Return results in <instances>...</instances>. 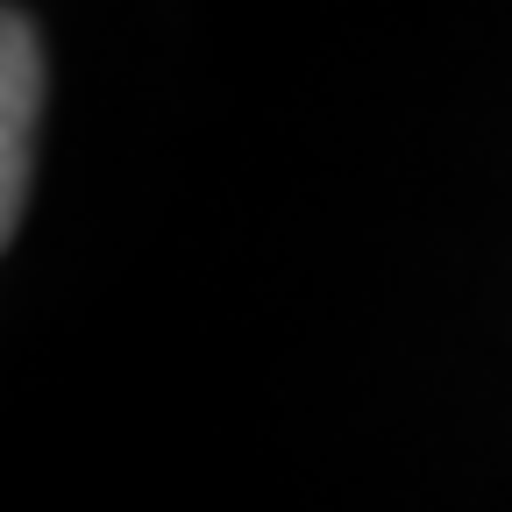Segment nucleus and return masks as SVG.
<instances>
[{
    "mask_svg": "<svg viewBox=\"0 0 512 512\" xmlns=\"http://www.w3.org/2000/svg\"><path fill=\"white\" fill-rule=\"evenodd\" d=\"M36 114H43V36L22 8H8V22H0V235H15L29 207Z\"/></svg>",
    "mask_w": 512,
    "mask_h": 512,
    "instance_id": "nucleus-1",
    "label": "nucleus"
}]
</instances>
